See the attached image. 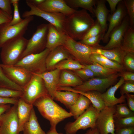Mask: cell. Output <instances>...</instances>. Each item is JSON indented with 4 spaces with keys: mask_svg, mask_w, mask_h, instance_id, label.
Returning <instances> with one entry per match:
<instances>
[{
    "mask_svg": "<svg viewBox=\"0 0 134 134\" xmlns=\"http://www.w3.org/2000/svg\"><path fill=\"white\" fill-rule=\"evenodd\" d=\"M91 102L86 97L79 94L75 102L68 108L70 112L75 119L84 113L90 107Z\"/></svg>",
    "mask_w": 134,
    "mask_h": 134,
    "instance_id": "cell-28",
    "label": "cell"
},
{
    "mask_svg": "<svg viewBox=\"0 0 134 134\" xmlns=\"http://www.w3.org/2000/svg\"><path fill=\"white\" fill-rule=\"evenodd\" d=\"M121 95L134 93V81H125L119 88Z\"/></svg>",
    "mask_w": 134,
    "mask_h": 134,
    "instance_id": "cell-45",
    "label": "cell"
},
{
    "mask_svg": "<svg viewBox=\"0 0 134 134\" xmlns=\"http://www.w3.org/2000/svg\"><path fill=\"white\" fill-rule=\"evenodd\" d=\"M17 104L11 107L0 118V134H20Z\"/></svg>",
    "mask_w": 134,
    "mask_h": 134,
    "instance_id": "cell-13",
    "label": "cell"
},
{
    "mask_svg": "<svg viewBox=\"0 0 134 134\" xmlns=\"http://www.w3.org/2000/svg\"><path fill=\"white\" fill-rule=\"evenodd\" d=\"M85 68H86L85 65L81 64L78 62L71 58L59 62L55 66V69H58L61 70H69L74 71Z\"/></svg>",
    "mask_w": 134,
    "mask_h": 134,
    "instance_id": "cell-34",
    "label": "cell"
},
{
    "mask_svg": "<svg viewBox=\"0 0 134 134\" xmlns=\"http://www.w3.org/2000/svg\"><path fill=\"white\" fill-rule=\"evenodd\" d=\"M84 134H100L97 128L95 127L90 128Z\"/></svg>",
    "mask_w": 134,
    "mask_h": 134,
    "instance_id": "cell-54",
    "label": "cell"
},
{
    "mask_svg": "<svg viewBox=\"0 0 134 134\" xmlns=\"http://www.w3.org/2000/svg\"><path fill=\"white\" fill-rule=\"evenodd\" d=\"M6 77L11 81L23 88L31 80L33 74L23 68L15 65L1 64Z\"/></svg>",
    "mask_w": 134,
    "mask_h": 134,
    "instance_id": "cell-14",
    "label": "cell"
},
{
    "mask_svg": "<svg viewBox=\"0 0 134 134\" xmlns=\"http://www.w3.org/2000/svg\"><path fill=\"white\" fill-rule=\"evenodd\" d=\"M28 40L22 36L10 40L1 48L0 58L2 64L14 65L21 59Z\"/></svg>",
    "mask_w": 134,
    "mask_h": 134,
    "instance_id": "cell-3",
    "label": "cell"
},
{
    "mask_svg": "<svg viewBox=\"0 0 134 134\" xmlns=\"http://www.w3.org/2000/svg\"><path fill=\"white\" fill-rule=\"evenodd\" d=\"M114 124L115 130L134 126V116L127 117L114 118Z\"/></svg>",
    "mask_w": 134,
    "mask_h": 134,
    "instance_id": "cell-37",
    "label": "cell"
},
{
    "mask_svg": "<svg viewBox=\"0 0 134 134\" xmlns=\"http://www.w3.org/2000/svg\"><path fill=\"white\" fill-rule=\"evenodd\" d=\"M83 82L82 80L74 73L67 70H63L60 73L58 87H75Z\"/></svg>",
    "mask_w": 134,
    "mask_h": 134,
    "instance_id": "cell-27",
    "label": "cell"
},
{
    "mask_svg": "<svg viewBox=\"0 0 134 134\" xmlns=\"http://www.w3.org/2000/svg\"><path fill=\"white\" fill-rule=\"evenodd\" d=\"M71 56L62 46H59L50 51L46 60L47 71L55 69V66L61 61L71 58Z\"/></svg>",
    "mask_w": 134,
    "mask_h": 134,
    "instance_id": "cell-21",
    "label": "cell"
},
{
    "mask_svg": "<svg viewBox=\"0 0 134 134\" xmlns=\"http://www.w3.org/2000/svg\"><path fill=\"white\" fill-rule=\"evenodd\" d=\"M48 30V24H42L37 27L35 32L28 40L21 59L27 55L39 53L46 48Z\"/></svg>",
    "mask_w": 134,
    "mask_h": 134,
    "instance_id": "cell-9",
    "label": "cell"
},
{
    "mask_svg": "<svg viewBox=\"0 0 134 134\" xmlns=\"http://www.w3.org/2000/svg\"><path fill=\"white\" fill-rule=\"evenodd\" d=\"M70 8H74L80 7L88 10L94 15V6L96 5L95 0H64Z\"/></svg>",
    "mask_w": 134,
    "mask_h": 134,
    "instance_id": "cell-33",
    "label": "cell"
},
{
    "mask_svg": "<svg viewBox=\"0 0 134 134\" xmlns=\"http://www.w3.org/2000/svg\"><path fill=\"white\" fill-rule=\"evenodd\" d=\"M47 95L48 94L42 79L38 74H33L30 80L23 88L20 98L27 103L33 105L37 99Z\"/></svg>",
    "mask_w": 134,
    "mask_h": 134,
    "instance_id": "cell-8",
    "label": "cell"
},
{
    "mask_svg": "<svg viewBox=\"0 0 134 134\" xmlns=\"http://www.w3.org/2000/svg\"><path fill=\"white\" fill-rule=\"evenodd\" d=\"M34 19L33 16L25 18L17 24L9 26L6 23L0 25V48L6 42L13 39L23 36L29 24Z\"/></svg>",
    "mask_w": 134,
    "mask_h": 134,
    "instance_id": "cell-10",
    "label": "cell"
},
{
    "mask_svg": "<svg viewBox=\"0 0 134 134\" xmlns=\"http://www.w3.org/2000/svg\"><path fill=\"white\" fill-rule=\"evenodd\" d=\"M95 23L87 10L83 9L75 10L73 13L66 16L65 30L69 37L76 41H81Z\"/></svg>",
    "mask_w": 134,
    "mask_h": 134,
    "instance_id": "cell-1",
    "label": "cell"
},
{
    "mask_svg": "<svg viewBox=\"0 0 134 134\" xmlns=\"http://www.w3.org/2000/svg\"><path fill=\"white\" fill-rule=\"evenodd\" d=\"M125 95L128 106L131 110L134 112V95L127 94Z\"/></svg>",
    "mask_w": 134,
    "mask_h": 134,
    "instance_id": "cell-50",
    "label": "cell"
},
{
    "mask_svg": "<svg viewBox=\"0 0 134 134\" xmlns=\"http://www.w3.org/2000/svg\"><path fill=\"white\" fill-rule=\"evenodd\" d=\"M134 116V112L131 110L126 103L115 105L114 118L127 117Z\"/></svg>",
    "mask_w": 134,
    "mask_h": 134,
    "instance_id": "cell-35",
    "label": "cell"
},
{
    "mask_svg": "<svg viewBox=\"0 0 134 134\" xmlns=\"http://www.w3.org/2000/svg\"><path fill=\"white\" fill-rule=\"evenodd\" d=\"M122 65L127 71L134 72V53H127L124 58Z\"/></svg>",
    "mask_w": 134,
    "mask_h": 134,
    "instance_id": "cell-43",
    "label": "cell"
},
{
    "mask_svg": "<svg viewBox=\"0 0 134 134\" xmlns=\"http://www.w3.org/2000/svg\"><path fill=\"white\" fill-rule=\"evenodd\" d=\"M126 53L120 47L109 50L96 48L93 53L101 55L111 60L122 65L123 59Z\"/></svg>",
    "mask_w": 134,
    "mask_h": 134,
    "instance_id": "cell-25",
    "label": "cell"
},
{
    "mask_svg": "<svg viewBox=\"0 0 134 134\" xmlns=\"http://www.w3.org/2000/svg\"><path fill=\"white\" fill-rule=\"evenodd\" d=\"M115 105L106 106L100 111L96 127L100 134H115L114 115Z\"/></svg>",
    "mask_w": 134,
    "mask_h": 134,
    "instance_id": "cell-12",
    "label": "cell"
},
{
    "mask_svg": "<svg viewBox=\"0 0 134 134\" xmlns=\"http://www.w3.org/2000/svg\"><path fill=\"white\" fill-rule=\"evenodd\" d=\"M61 71L59 69H55L37 74L43 80L48 95L53 99L57 90Z\"/></svg>",
    "mask_w": 134,
    "mask_h": 134,
    "instance_id": "cell-18",
    "label": "cell"
},
{
    "mask_svg": "<svg viewBox=\"0 0 134 134\" xmlns=\"http://www.w3.org/2000/svg\"><path fill=\"white\" fill-rule=\"evenodd\" d=\"M124 82L123 78L121 77L117 83L109 88L105 92L101 94L102 98L106 106H114L117 104L125 103L126 99L125 95H121L118 98L115 96L116 91Z\"/></svg>",
    "mask_w": 134,
    "mask_h": 134,
    "instance_id": "cell-19",
    "label": "cell"
},
{
    "mask_svg": "<svg viewBox=\"0 0 134 134\" xmlns=\"http://www.w3.org/2000/svg\"><path fill=\"white\" fill-rule=\"evenodd\" d=\"M26 3L30 9L23 13L22 16L23 18L33 15L41 17L53 25L59 32L66 34L64 28L66 16L61 13H51L43 11L38 8L31 0H26Z\"/></svg>",
    "mask_w": 134,
    "mask_h": 134,
    "instance_id": "cell-5",
    "label": "cell"
},
{
    "mask_svg": "<svg viewBox=\"0 0 134 134\" xmlns=\"http://www.w3.org/2000/svg\"><path fill=\"white\" fill-rule=\"evenodd\" d=\"M0 87L22 91L23 88L9 79L5 74L0 64Z\"/></svg>",
    "mask_w": 134,
    "mask_h": 134,
    "instance_id": "cell-36",
    "label": "cell"
},
{
    "mask_svg": "<svg viewBox=\"0 0 134 134\" xmlns=\"http://www.w3.org/2000/svg\"><path fill=\"white\" fill-rule=\"evenodd\" d=\"M75 73L83 81H86L91 78L97 77L91 69L85 68L74 70Z\"/></svg>",
    "mask_w": 134,
    "mask_h": 134,
    "instance_id": "cell-41",
    "label": "cell"
},
{
    "mask_svg": "<svg viewBox=\"0 0 134 134\" xmlns=\"http://www.w3.org/2000/svg\"><path fill=\"white\" fill-rule=\"evenodd\" d=\"M99 112L91 104L75 121L69 122L66 125L64 129L66 134H76L80 130L95 127Z\"/></svg>",
    "mask_w": 134,
    "mask_h": 134,
    "instance_id": "cell-6",
    "label": "cell"
},
{
    "mask_svg": "<svg viewBox=\"0 0 134 134\" xmlns=\"http://www.w3.org/2000/svg\"><path fill=\"white\" fill-rule=\"evenodd\" d=\"M119 77L118 72L106 78H93L73 88L75 90L82 92L94 91L102 93L107 89L116 84Z\"/></svg>",
    "mask_w": 134,
    "mask_h": 134,
    "instance_id": "cell-11",
    "label": "cell"
},
{
    "mask_svg": "<svg viewBox=\"0 0 134 134\" xmlns=\"http://www.w3.org/2000/svg\"></svg>",
    "mask_w": 134,
    "mask_h": 134,
    "instance_id": "cell-58",
    "label": "cell"
},
{
    "mask_svg": "<svg viewBox=\"0 0 134 134\" xmlns=\"http://www.w3.org/2000/svg\"><path fill=\"white\" fill-rule=\"evenodd\" d=\"M101 34H103L104 35L100 26L96 20L95 21L94 25L90 29L82 40Z\"/></svg>",
    "mask_w": 134,
    "mask_h": 134,
    "instance_id": "cell-44",
    "label": "cell"
},
{
    "mask_svg": "<svg viewBox=\"0 0 134 134\" xmlns=\"http://www.w3.org/2000/svg\"><path fill=\"white\" fill-rule=\"evenodd\" d=\"M11 107L10 104H0V118L2 115Z\"/></svg>",
    "mask_w": 134,
    "mask_h": 134,
    "instance_id": "cell-53",
    "label": "cell"
},
{
    "mask_svg": "<svg viewBox=\"0 0 134 134\" xmlns=\"http://www.w3.org/2000/svg\"></svg>",
    "mask_w": 134,
    "mask_h": 134,
    "instance_id": "cell-57",
    "label": "cell"
},
{
    "mask_svg": "<svg viewBox=\"0 0 134 134\" xmlns=\"http://www.w3.org/2000/svg\"><path fill=\"white\" fill-rule=\"evenodd\" d=\"M79 95V94L73 92L57 90L54 94V99L60 102L68 108L75 102Z\"/></svg>",
    "mask_w": 134,
    "mask_h": 134,
    "instance_id": "cell-30",
    "label": "cell"
},
{
    "mask_svg": "<svg viewBox=\"0 0 134 134\" xmlns=\"http://www.w3.org/2000/svg\"><path fill=\"white\" fill-rule=\"evenodd\" d=\"M12 18V15L8 14L0 9V25L9 22Z\"/></svg>",
    "mask_w": 134,
    "mask_h": 134,
    "instance_id": "cell-48",
    "label": "cell"
},
{
    "mask_svg": "<svg viewBox=\"0 0 134 134\" xmlns=\"http://www.w3.org/2000/svg\"><path fill=\"white\" fill-rule=\"evenodd\" d=\"M115 134H134V126L116 130L115 131Z\"/></svg>",
    "mask_w": 134,
    "mask_h": 134,
    "instance_id": "cell-49",
    "label": "cell"
},
{
    "mask_svg": "<svg viewBox=\"0 0 134 134\" xmlns=\"http://www.w3.org/2000/svg\"><path fill=\"white\" fill-rule=\"evenodd\" d=\"M121 0H106L108 3L110 8L111 14H112L116 10V7L117 4Z\"/></svg>",
    "mask_w": 134,
    "mask_h": 134,
    "instance_id": "cell-52",
    "label": "cell"
},
{
    "mask_svg": "<svg viewBox=\"0 0 134 134\" xmlns=\"http://www.w3.org/2000/svg\"><path fill=\"white\" fill-rule=\"evenodd\" d=\"M90 58L93 63H96L106 68L116 70L119 72L125 70L123 65L111 60L101 55L93 53Z\"/></svg>",
    "mask_w": 134,
    "mask_h": 134,
    "instance_id": "cell-29",
    "label": "cell"
},
{
    "mask_svg": "<svg viewBox=\"0 0 134 134\" xmlns=\"http://www.w3.org/2000/svg\"><path fill=\"white\" fill-rule=\"evenodd\" d=\"M119 76L122 77L125 81H134V72L125 70L119 72Z\"/></svg>",
    "mask_w": 134,
    "mask_h": 134,
    "instance_id": "cell-47",
    "label": "cell"
},
{
    "mask_svg": "<svg viewBox=\"0 0 134 134\" xmlns=\"http://www.w3.org/2000/svg\"><path fill=\"white\" fill-rule=\"evenodd\" d=\"M36 6L43 11L61 13L66 16L71 14L75 10L68 6L64 0H45L42 3Z\"/></svg>",
    "mask_w": 134,
    "mask_h": 134,
    "instance_id": "cell-17",
    "label": "cell"
},
{
    "mask_svg": "<svg viewBox=\"0 0 134 134\" xmlns=\"http://www.w3.org/2000/svg\"><path fill=\"white\" fill-rule=\"evenodd\" d=\"M11 0H0V9L10 15H12Z\"/></svg>",
    "mask_w": 134,
    "mask_h": 134,
    "instance_id": "cell-46",
    "label": "cell"
},
{
    "mask_svg": "<svg viewBox=\"0 0 134 134\" xmlns=\"http://www.w3.org/2000/svg\"><path fill=\"white\" fill-rule=\"evenodd\" d=\"M66 34L61 33L53 25L48 24L46 48L51 51L59 46H62Z\"/></svg>",
    "mask_w": 134,
    "mask_h": 134,
    "instance_id": "cell-22",
    "label": "cell"
},
{
    "mask_svg": "<svg viewBox=\"0 0 134 134\" xmlns=\"http://www.w3.org/2000/svg\"><path fill=\"white\" fill-rule=\"evenodd\" d=\"M127 13L123 0L118 4L117 8L112 14L107 17V20L109 22L108 29L105 33L102 40L104 43L108 42L111 34L113 30L118 26L127 15Z\"/></svg>",
    "mask_w": 134,
    "mask_h": 134,
    "instance_id": "cell-16",
    "label": "cell"
},
{
    "mask_svg": "<svg viewBox=\"0 0 134 134\" xmlns=\"http://www.w3.org/2000/svg\"><path fill=\"white\" fill-rule=\"evenodd\" d=\"M120 47L127 53H134V29L130 25L124 34Z\"/></svg>",
    "mask_w": 134,
    "mask_h": 134,
    "instance_id": "cell-31",
    "label": "cell"
},
{
    "mask_svg": "<svg viewBox=\"0 0 134 134\" xmlns=\"http://www.w3.org/2000/svg\"><path fill=\"white\" fill-rule=\"evenodd\" d=\"M123 1L128 14L130 26L134 28V0H125Z\"/></svg>",
    "mask_w": 134,
    "mask_h": 134,
    "instance_id": "cell-40",
    "label": "cell"
},
{
    "mask_svg": "<svg viewBox=\"0 0 134 134\" xmlns=\"http://www.w3.org/2000/svg\"><path fill=\"white\" fill-rule=\"evenodd\" d=\"M62 46L74 60L81 64L88 65L93 63L91 60L90 57L96 48L88 46L80 41L75 40L67 34Z\"/></svg>",
    "mask_w": 134,
    "mask_h": 134,
    "instance_id": "cell-4",
    "label": "cell"
},
{
    "mask_svg": "<svg viewBox=\"0 0 134 134\" xmlns=\"http://www.w3.org/2000/svg\"><path fill=\"white\" fill-rule=\"evenodd\" d=\"M22 132L23 134H46L40 125L34 107L28 120L24 125Z\"/></svg>",
    "mask_w": 134,
    "mask_h": 134,
    "instance_id": "cell-26",
    "label": "cell"
},
{
    "mask_svg": "<svg viewBox=\"0 0 134 134\" xmlns=\"http://www.w3.org/2000/svg\"><path fill=\"white\" fill-rule=\"evenodd\" d=\"M57 90L70 91L83 95L89 100L93 106L99 111L106 106L102 97V93L98 92L92 91L82 92L75 90L69 87H58Z\"/></svg>",
    "mask_w": 134,
    "mask_h": 134,
    "instance_id": "cell-20",
    "label": "cell"
},
{
    "mask_svg": "<svg viewBox=\"0 0 134 134\" xmlns=\"http://www.w3.org/2000/svg\"><path fill=\"white\" fill-rule=\"evenodd\" d=\"M50 52L46 48L39 53L27 55L14 65L23 68L32 74H41L47 71L46 60Z\"/></svg>",
    "mask_w": 134,
    "mask_h": 134,
    "instance_id": "cell-7",
    "label": "cell"
},
{
    "mask_svg": "<svg viewBox=\"0 0 134 134\" xmlns=\"http://www.w3.org/2000/svg\"><path fill=\"white\" fill-rule=\"evenodd\" d=\"M85 66L86 68L92 70L97 77L106 78L119 72L116 70L106 68L96 63Z\"/></svg>",
    "mask_w": 134,
    "mask_h": 134,
    "instance_id": "cell-32",
    "label": "cell"
},
{
    "mask_svg": "<svg viewBox=\"0 0 134 134\" xmlns=\"http://www.w3.org/2000/svg\"><path fill=\"white\" fill-rule=\"evenodd\" d=\"M33 105L37 108L44 118L49 121L51 130H56V126L58 123L72 116L70 112L54 102L49 95L40 97L34 102Z\"/></svg>",
    "mask_w": 134,
    "mask_h": 134,
    "instance_id": "cell-2",
    "label": "cell"
},
{
    "mask_svg": "<svg viewBox=\"0 0 134 134\" xmlns=\"http://www.w3.org/2000/svg\"><path fill=\"white\" fill-rule=\"evenodd\" d=\"M104 35L101 34L98 35L90 37L80 41L90 47L97 48H100L102 47L99 44L100 41L102 40Z\"/></svg>",
    "mask_w": 134,
    "mask_h": 134,
    "instance_id": "cell-38",
    "label": "cell"
},
{
    "mask_svg": "<svg viewBox=\"0 0 134 134\" xmlns=\"http://www.w3.org/2000/svg\"><path fill=\"white\" fill-rule=\"evenodd\" d=\"M128 15L124 18L121 24L112 32L107 43L100 48L109 50L120 47L121 45L125 32L129 26Z\"/></svg>",
    "mask_w": 134,
    "mask_h": 134,
    "instance_id": "cell-15",
    "label": "cell"
},
{
    "mask_svg": "<svg viewBox=\"0 0 134 134\" xmlns=\"http://www.w3.org/2000/svg\"><path fill=\"white\" fill-rule=\"evenodd\" d=\"M33 105L28 104L19 98L17 104V113L19 123V131L22 132L24 125L28 120Z\"/></svg>",
    "mask_w": 134,
    "mask_h": 134,
    "instance_id": "cell-23",
    "label": "cell"
},
{
    "mask_svg": "<svg viewBox=\"0 0 134 134\" xmlns=\"http://www.w3.org/2000/svg\"><path fill=\"white\" fill-rule=\"evenodd\" d=\"M106 1L104 0H97L96 7L94 10V15L96 17V20L100 26L104 35L107 30V21L109 12L106 5Z\"/></svg>",
    "mask_w": 134,
    "mask_h": 134,
    "instance_id": "cell-24",
    "label": "cell"
},
{
    "mask_svg": "<svg viewBox=\"0 0 134 134\" xmlns=\"http://www.w3.org/2000/svg\"><path fill=\"white\" fill-rule=\"evenodd\" d=\"M22 94V91L0 87V97L19 98Z\"/></svg>",
    "mask_w": 134,
    "mask_h": 134,
    "instance_id": "cell-42",
    "label": "cell"
},
{
    "mask_svg": "<svg viewBox=\"0 0 134 134\" xmlns=\"http://www.w3.org/2000/svg\"><path fill=\"white\" fill-rule=\"evenodd\" d=\"M19 98L0 97V104H9L13 105H16L17 103Z\"/></svg>",
    "mask_w": 134,
    "mask_h": 134,
    "instance_id": "cell-51",
    "label": "cell"
},
{
    "mask_svg": "<svg viewBox=\"0 0 134 134\" xmlns=\"http://www.w3.org/2000/svg\"><path fill=\"white\" fill-rule=\"evenodd\" d=\"M11 4L14 8V14L13 18L11 21L6 23L9 26L15 25L19 23L23 20L20 17L18 8L19 0H11Z\"/></svg>",
    "mask_w": 134,
    "mask_h": 134,
    "instance_id": "cell-39",
    "label": "cell"
},
{
    "mask_svg": "<svg viewBox=\"0 0 134 134\" xmlns=\"http://www.w3.org/2000/svg\"><path fill=\"white\" fill-rule=\"evenodd\" d=\"M46 134H63L62 133H58L56 130H49L46 133Z\"/></svg>",
    "mask_w": 134,
    "mask_h": 134,
    "instance_id": "cell-56",
    "label": "cell"
},
{
    "mask_svg": "<svg viewBox=\"0 0 134 134\" xmlns=\"http://www.w3.org/2000/svg\"><path fill=\"white\" fill-rule=\"evenodd\" d=\"M31 0L34 4L37 6L42 3L45 0Z\"/></svg>",
    "mask_w": 134,
    "mask_h": 134,
    "instance_id": "cell-55",
    "label": "cell"
}]
</instances>
